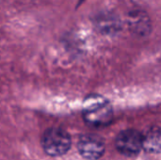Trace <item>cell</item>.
Segmentation results:
<instances>
[{"label":"cell","instance_id":"obj_1","mask_svg":"<svg viewBox=\"0 0 161 160\" xmlns=\"http://www.w3.org/2000/svg\"><path fill=\"white\" fill-rule=\"evenodd\" d=\"M83 118L91 126H105L112 120V108L102 97L92 96L84 102Z\"/></svg>","mask_w":161,"mask_h":160},{"label":"cell","instance_id":"obj_2","mask_svg":"<svg viewBox=\"0 0 161 160\" xmlns=\"http://www.w3.org/2000/svg\"><path fill=\"white\" fill-rule=\"evenodd\" d=\"M71 137L65 130L51 127L44 131L42 138V146L46 155L50 157H60L65 155L71 148Z\"/></svg>","mask_w":161,"mask_h":160},{"label":"cell","instance_id":"obj_3","mask_svg":"<svg viewBox=\"0 0 161 160\" xmlns=\"http://www.w3.org/2000/svg\"><path fill=\"white\" fill-rule=\"evenodd\" d=\"M116 147L127 157L136 156L142 149V135L134 129L124 130L116 138Z\"/></svg>","mask_w":161,"mask_h":160},{"label":"cell","instance_id":"obj_4","mask_svg":"<svg viewBox=\"0 0 161 160\" xmlns=\"http://www.w3.org/2000/svg\"><path fill=\"white\" fill-rule=\"evenodd\" d=\"M77 149L84 158L96 160L104 155L105 142L97 135H83L77 142Z\"/></svg>","mask_w":161,"mask_h":160},{"label":"cell","instance_id":"obj_5","mask_svg":"<svg viewBox=\"0 0 161 160\" xmlns=\"http://www.w3.org/2000/svg\"><path fill=\"white\" fill-rule=\"evenodd\" d=\"M127 24L129 29L139 36H147L151 31V20L148 14L141 9L129 12Z\"/></svg>","mask_w":161,"mask_h":160},{"label":"cell","instance_id":"obj_6","mask_svg":"<svg viewBox=\"0 0 161 160\" xmlns=\"http://www.w3.org/2000/svg\"><path fill=\"white\" fill-rule=\"evenodd\" d=\"M142 149L147 153H161V129L153 127L142 135Z\"/></svg>","mask_w":161,"mask_h":160}]
</instances>
